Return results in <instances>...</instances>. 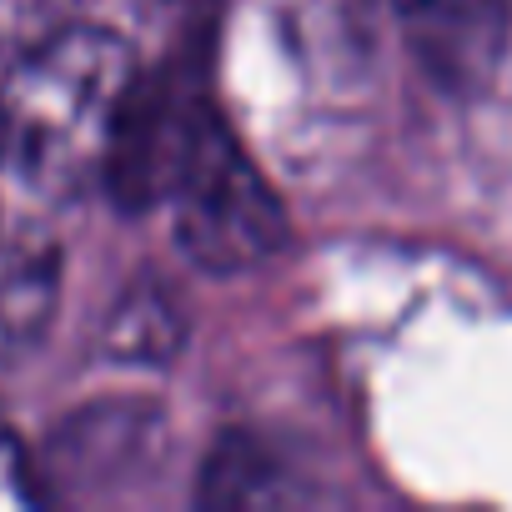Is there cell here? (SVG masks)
<instances>
[{
	"label": "cell",
	"mask_w": 512,
	"mask_h": 512,
	"mask_svg": "<svg viewBox=\"0 0 512 512\" xmlns=\"http://www.w3.org/2000/svg\"><path fill=\"white\" fill-rule=\"evenodd\" d=\"M417 66L457 96L482 91L507 51L512 0H392Z\"/></svg>",
	"instance_id": "obj_3"
},
{
	"label": "cell",
	"mask_w": 512,
	"mask_h": 512,
	"mask_svg": "<svg viewBox=\"0 0 512 512\" xmlns=\"http://www.w3.org/2000/svg\"><path fill=\"white\" fill-rule=\"evenodd\" d=\"M166 206L176 221L181 256L211 277L256 272L287 246L292 231L282 196L272 191L262 166L246 156L221 111H211L201 136L191 141Z\"/></svg>",
	"instance_id": "obj_2"
},
{
	"label": "cell",
	"mask_w": 512,
	"mask_h": 512,
	"mask_svg": "<svg viewBox=\"0 0 512 512\" xmlns=\"http://www.w3.org/2000/svg\"><path fill=\"white\" fill-rule=\"evenodd\" d=\"M71 21V0H0V51L21 56Z\"/></svg>",
	"instance_id": "obj_8"
},
{
	"label": "cell",
	"mask_w": 512,
	"mask_h": 512,
	"mask_svg": "<svg viewBox=\"0 0 512 512\" xmlns=\"http://www.w3.org/2000/svg\"><path fill=\"white\" fill-rule=\"evenodd\" d=\"M141 61L126 36L66 21L0 76V166L36 196H76L106 181Z\"/></svg>",
	"instance_id": "obj_1"
},
{
	"label": "cell",
	"mask_w": 512,
	"mask_h": 512,
	"mask_svg": "<svg viewBox=\"0 0 512 512\" xmlns=\"http://www.w3.org/2000/svg\"><path fill=\"white\" fill-rule=\"evenodd\" d=\"M141 6H181V0H141Z\"/></svg>",
	"instance_id": "obj_10"
},
{
	"label": "cell",
	"mask_w": 512,
	"mask_h": 512,
	"mask_svg": "<svg viewBox=\"0 0 512 512\" xmlns=\"http://www.w3.org/2000/svg\"><path fill=\"white\" fill-rule=\"evenodd\" d=\"M201 502L206 507H277V502H297V492L287 487L272 452L231 432L201 472Z\"/></svg>",
	"instance_id": "obj_7"
},
{
	"label": "cell",
	"mask_w": 512,
	"mask_h": 512,
	"mask_svg": "<svg viewBox=\"0 0 512 512\" xmlns=\"http://www.w3.org/2000/svg\"><path fill=\"white\" fill-rule=\"evenodd\" d=\"M156 442H161V417H151L146 407L131 402L86 407L71 422H61V432L51 437V457L41 477L56 482V492H76V497L116 492L131 477H141Z\"/></svg>",
	"instance_id": "obj_4"
},
{
	"label": "cell",
	"mask_w": 512,
	"mask_h": 512,
	"mask_svg": "<svg viewBox=\"0 0 512 512\" xmlns=\"http://www.w3.org/2000/svg\"><path fill=\"white\" fill-rule=\"evenodd\" d=\"M186 337V317H181V302L161 287V282H141L131 287L111 317H106V332H101V352L111 362H141V367H156V362H171L176 347Z\"/></svg>",
	"instance_id": "obj_6"
},
{
	"label": "cell",
	"mask_w": 512,
	"mask_h": 512,
	"mask_svg": "<svg viewBox=\"0 0 512 512\" xmlns=\"http://www.w3.org/2000/svg\"><path fill=\"white\" fill-rule=\"evenodd\" d=\"M61 251L46 236H21L0 246V362L36 347L56 317Z\"/></svg>",
	"instance_id": "obj_5"
},
{
	"label": "cell",
	"mask_w": 512,
	"mask_h": 512,
	"mask_svg": "<svg viewBox=\"0 0 512 512\" xmlns=\"http://www.w3.org/2000/svg\"><path fill=\"white\" fill-rule=\"evenodd\" d=\"M41 497H46L41 472L31 467L26 447L16 442L6 412H0V507H31V502H41Z\"/></svg>",
	"instance_id": "obj_9"
}]
</instances>
